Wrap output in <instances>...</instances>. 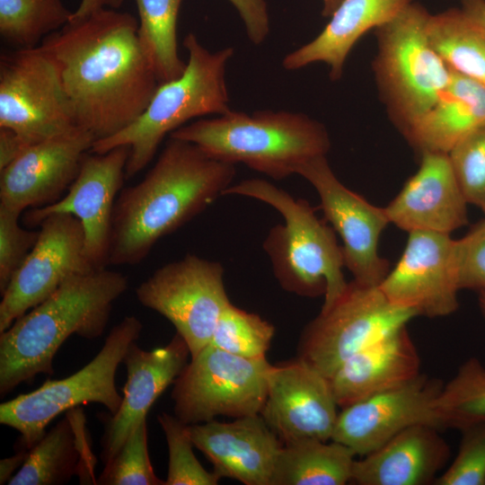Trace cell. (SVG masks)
<instances>
[{
  "label": "cell",
  "instance_id": "6da1fadb",
  "mask_svg": "<svg viewBox=\"0 0 485 485\" xmlns=\"http://www.w3.org/2000/svg\"><path fill=\"white\" fill-rule=\"evenodd\" d=\"M137 31L132 14L102 9L70 22L40 44L58 67L75 126L96 140L134 122L160 84Z\"/></svg>",
  "mask_w": 485,
  "mask_h": 485
},
{
  "label": "cell",
  "instance_id": "7a4b0ae2",
  "mask_svg": "<svg viewBox=\"0 0 485 485\" xmlns=\"http://www.w3.org/2000/svg\"><path fill=\"white\" fill-rule=\"evenodd\" d=\"M235 174V164L210 157L193 143L169 137L146 176L117 197L108 265L144 260L159 240L223 196Z\"/></svg>",
  "mask_w": 485,
  "mask_h": 485
},
{
  "label": "cell",
  "instance_id": "3957f363",
  "mask_svg": "<svg viewBox=\"0 0 485 485\" xmlns=\"http://www.w3.org/2000/svg\"><path fill=\"white\" fill-rule=\"evenodd\" d=\"M128 287V278L107 268L66 279L43 302L0 333V395L54 374L53 360L71 335L100 338L114 302Z\"/></svg>",
  "mask_w": 485,
  "mask_h": 485
},
{
  "label": "cell",
  "instance_id": "277c9868",
  "mask_svg": "<svg viewBox=\"0 0 485 485\" xmlns=\"http://www.w3.org/2000/svg\"><path fill=\"white\" fill-rule=\"evenodd\" d=\"M238 195L268 204L282 216L283 224L272 226L263 241L273 274L280 287L301 296H324L329 307L346 290L344 258L331 226L320 219L304 198L262 179L232 184L223 196Z\"/></svg>",
  "mask_w": 485,
  "mask_h": 485
},
{
  "label": "cell",
  "instance_id": "5b68a950",
  "mask_svg": "<svg viewBox=\"0 0 485 485\" xmlns=\"http://www.w3.org/2000/svg\"><path fill=\"white\" fill-rule=\"evenodd\" d=\"M169 137L193 143L214 159L243 163L274 180L296 173L303 163L326 155L331 148L322 123L286 110H229L184 125Z\"/></svg>",
  "mask_w": 485,
  "mask_h": 485
},
{
  "label": "cell",
  "instance_id": "8992f818",
  "mask_svg": "<svg viewBox=\"0 0 485 485\" xmlns=\"http://www.w3.org/2000/svg\"><path fill=\"white\" fill-rule=\"evenodd\" d=\"M183 46L188 51L184 72L160 84L146 109L134 122L110 137L96 140L90 151L103 154L117 146H129L127 179L145 169L164 137L187 121L231 110L225 68L234 48L211 52L193 33L185 37Z\"/></svg>",
  "mask_w": 485,
  "mask_h": 485
},
{
  "label": "cell",
  "instance_id": "52a82bcc",
  "mask_svg": "<svg viewBox=\"0 0 485 485\" xmlns=\"http://www.w3.org/2000/svg\"><path fill=\"white\" fill-rule=\"evenodd\" d=\"M429 15L411 2L375 29L374 73L388 114L402 135L435 104L453 76L429 41Z\"/></svg>",
  "mask_w": 485,
  "mask_h": 485
},
{
  "label": "cell",
  "instance_id": "ba28073f",
  "mask_svg": "<svg viewBox=\"0 0 485 485\" xmlns=\"http://www.w3.org/2000/svg\"><path fill=\"white\" fill-rule=\"evenodd\" d=\"M142 329L137 317L125 316L111 329L98 354L79 371L60 380H47L38 389L1 403L0 423L20 432L19 450L32 448L56 417L80 404L100 403L115 414L122 401L115 384L116 372Z\"/></svg>",
  "mask_w": 485,
  "mask_h": 485
},
{
  "label": "cell",
  "instance_id": "9c48e42d",
  "mask_svg": "<svg viewBox=\"0 0 485 485\" xmlns=\"http://www.w3.org/2000/svg\"><path fill=\"white\" fill-rule=\"evenodd\" d=\"M271 368L266 357H242L207 345L174 381V414L187 425L260 414Z\"/></svg>",
  "mask_w": 485,
  "mask_h": 485
},
{
  "label": "cell",
  "instance_id": "30bf717a",
  "mask_svg": "<svg viewBox=\"0 0 485 485\" xmlns=\"http://www.w3.org/2000/svg\"><path fill=\"white\" fill-rule=\"evenodd\" d=\"M416 313L392 304L378 287L355 280L303 330L297 357L330 377L350 356L394 330Z\"/></svg>",
  "mask_w": 485,
  "mask_h": 485
},
{
  "label": "cell",
  "instance_id": "8fae6325",
  "mask_svg": "<svg viewBox=\"0 0 485 485\" xmlns=\"http://www.w3.org/2000/svg\"><path fill=\"white\" fill-rule=\"evenodd\" d=\"M75 127L58 67L41 46L1 55L0 128L31 146Z\"/></svg>",
  "mask_w": 485,
  "mask_h": 485
},
{
  "label": "cell",
  "instance_id": "7c38bea8",
  "mask_svg": "<svg viewBox=\"0 0 485 485\" xmlns=\"http://www.w3.org/2000/svg\"><path fill=\"white\" fill-rule=\"evenodd\" d=\"M218 261L188 254L157 269L136 289L138 302L165 317L186 341L190 357L207 346L231 303Z\"/></svg>",
  "mask_w": 485,
  "mask_h": 485
},
{
  "label": "cell",
  "instance_id": "4fadbf2b",
  "mask_svg": "<svg viewBox=\"0 0 485 485\" xmlns=\"http://www.w3.org/2000/svg\"><path fill=\"white\" fill-rule=\"evenodd\" d=\"M443 386L440 380L419 374L400 387L342 408L331 440L362 457L414 425L460 430V419L436 405Z\"/></svg>",
  "mask_w": 485,
  "mask_h": 485
},
{
  "label": "cell",
  "instance_id": "5bb4252c",
  "mask_svg": "<svg viewBox=\"0 0 485 485\" xmlns=\"http://www.w3.org/2000/svg\"><path fill=\"white\" fill-rule=\"evenodd\" d=\"M39 226L37 242L1 295L0 333L66 279L96 270L88 260L84 227L75 216L53 214Z\"/></svg>",
  "mask_w": 485,
  "mask_h": 485
},
{
  "label": "cell",
  "instance_id": "9a60e30c",
  "mask_svg": "<svg viewBox=\"0 0 485 485\" xmlns=\"http://www.w3.org/2000/svg\"><path fill=\"white\" fill-rule=\"evenodd\" d=\"M317 191L325 219L340 236L345 267L354 280L379 287L389 272V262L378 253L382 232L390 224L384 207L369 203L336 177L326 155L303 163L296 171Z\"/></svg>",
  "mask_w": 485,
  "mask_h": 485
},
{
  "label": "cell",
  "instance_id": "2e32d148",
  "mask_svg": "<svg viewBox=\"0 0 485 485\" xmlns=\"http://www.w3.org/2000/svg\"><path fill=\"white\" fill-rule=\"evenodd\" d=\"M378 287L392 304L417 316L454 313L461 290L458 240L449 234L410 232L399 261Z\"/></svg>",
  "mask_w": 485,
  "mask_h": 485
},
{
  "label": "cell",
  "instance_id": "e0dca14e",
  "mask_svg": "<svg viewBox=\"0 0 485 485\" xmlns=\"http://www.w3.org/2000/svg\"><path fill=\"white\" fill-rule=\"evenodd\" d=\"M130 148L120 146L103 153L88 152L66 194L57 202L26 212L28 226H39L48 216L70 214L82 224L89 261L96 269L108 265L113 207L126 179Z\"/></svg>",
  "mask_w": 485,
  "mask_h": 485
},
{
  "label": "cell",
  "instance_id": "ac0fdd59",
  "mask_svg": "<svg viewBox=\"0 0 485 485\" xmlns=\"http://www.w3.org/2000/svg\"><path fill=\"white\" fill-rule=\"evenodd\" d=\"M329 378L299 357L272 366L260 412L283 444L331 439L339 415Z\"/></svg>",
  "mask_w": 485,
  "mask_h": 485
},
{
  "label": "cell",
  "instance_id": "d6986e66",
  "mask_svg": "<svg viewBox=\"0 0 485 485\" xmlns=\"http://www.w3.org/2000/svg\"><path fill=\"white\" fill-rule=\"evenodd\" d=\"M95 140L92 133L75 127L26 147L0 171V205L22 212L59 200Z\"/></svg>",
  "mask_w": 485,
  "mask_h": 485
},
{
  "label": "cell",
  "instance_id": "ffe728a7",
  "mask_svg": "<svg viewBox=\"0 0 485 485\" xmlns=\"http://www.w3.org/2000/svg\"><path fill=\"white\" fill-rule=\"evenodd\" d=\"M188 432L221 478L245 485H271L283 442L260 414L188 425Z\"/></svg>",
  "mask_w": 485,
  "mask_h": 485
},
{
  "label": "cell",
  "instance_id": "44dd1931",
  "mask_svg": "<svg viewBox=\"0 0 485 485\" xmlns=\"http://www.w3.org/2000/svg\"><path fill=\"white\" fill-rule=\"evenodd\" d=\"M190 351L184 339L176 332L163 347L144 350L136 341L128 347L123 364L127 382L118 411L111 415L101 438V459L110 461L135 428L145 419L151 406L178 378L189 363Z\"/></svg>",
  "mask_w": 485,
  "mask_h": 485
},
{
  "label": "cell",
  "instance_id": "7402d4cb",
  "mask_svg": "<svg viewBox=\"0 0 485 485\" xmlns=\"http://www.w3.org/2000/svg\"><path fill=\"white\" fill-rule=\"evenodd\" d=\"M418 172L384 207L389 222L408 233L449 234L468 223L467 200L447 154L425 152Z\"/></svg>",
  "mask_w": 485,
  "mask_h": 485
},
{
  "label": "cell",
  "instance_id": "603a6c76",
  "mask_svg": "<svg viewBox=\"0 0 485 485\" xmlns=\"http://www.w3.org/2000/svg\"><path fill=\"white\" fill-rule=\"evenodd\" d=\"M419 367L417 348L403 325L350 356L329 381L342 409L410 382Z\"/></svg>",
  "mask_w": 485,
  "mask_h": 485
},
{
  "label": "cell",
  "instance_id": "cb8c5ba5",
  "mask_svg": "<svg viewBox=\"0 0 485 485\" xmlns=\"http://www.w3.org/2000/svg\"><path fill=\"white\" fill-rule=\"evenodd\" d=\"M450 457L440 429L411 426L383 445L355 460L350 482L357 485H426L434 483Z\"/></svg>",
  "mask_w": 485,
  "mask_h": 485
},
{
  "label": "cell",
  "instance_id": "d4e9b609",
  "mask_svg": "<svg viewBox=\"0 0 485 485\" xmlns=\"http://www.w3.org/2000/svg\"><path fill=\"white\" fill-rule=\"evenodd\" d=\"M411 2L343 0L317 37L285 57L284 68L295 70L323 62L330 67L331 79H340L347 57L357 41L370 30L391 21Z\"/></svg>",
  "mask_w": 485,
  "mask_h": 485
},
{
  "label": "cell",
  "instance_id": "484cf974",
  "mask_svg": "<svg viewBox=\"0 0 485 485\" xmlns=\"http://www.w3.org/2000/svg\"><path fill=\"white\" fill-rule=\"evenodd\" d=\"M453 72L435 104L404 134L421 154H448L463 138L485 125V86Z\"/></svg>",
  "mask_w": 485,
  "mask_h": 485
},
{
  "label": "cell",
  "instance_id": "4316f807",
  "mask_svg": "<svg viewBox=\"0 0 485 485\" xmlns=\"http://www.w3.org/2000/svg\"><path fill=\"white\" fill-rule=\"evenodd\" d=\"M329 441L307 438L283 444L271 485L349 483L356 454L348 446Z\"/></svg>",
  "mask_w": 485,
  "mask_h": 485
},
{
  "label": "cell",
  "instance_id": "83f0119b",
  "mask_svg": "<svg viewBox=\"0 0 485 485\" xmlns=\"http://www.w3.org/2000/svg\"><path fill=\"white\" fill-rule=\"evenodd\" d=\"M429 41L454 72L485 86V28L462 9L430 14L427 23Z\"/></svg>",
  "mask_w": 485,
  "mask_h": 485
},
{
  "label": "cell",
  "instance_id": "f1b7e54d",
  "mask_svg": "<svg viewBox=\"0 0 485 485\" xmlns=\"http://www.w3.org/2000/svg\"><path fill=\"white\" fill-rule=\"evenodd\" d=\"M138 38L160 84L179 77L186 62L179 56L177 22L182 0H135Z\"/></svg>",
  "mask_w": 485,
  "mask_h": 485
},
{
  "label": "cell",
  "instance_id": "f546056e",
  "mask_svg": "<svg viewBox=\"0 0 485 485\" xmlns=\"http://www.w3.org/2000/svg\"><path fill=\"white\" fill-rule=\"evenodd\" d=\"M78 461L75 431L66 415L28 451L24 463L7 484H63L75 473Z\"/></svg>",
  "mask_w": 485,
  "mask_h": 485
},
{
  "label": "cell",
  "instance_id": "4dcf8cb0",
  "mask_svg": "<svg viewBox=\"0 0 485 485\" xmlns=\"http://www.w3.org/2000/svg\"><path fill=\"white\" fill-rule=\"evenodd\" d=\"M72 16L62 0H0V35L17 48H34Z\"/></svg>",
  "mask_w": 485,
  "mask_h": 485
},
{
  "label": "cell",
  "instance_id": "1f68e13d",
  "mask_svg": "<svg viewBox=\"0 0 485 485\" xmlns=\"http://www.w3.org/2000/svg\"><path fill=\"white\" fill-rule=\"evenodd\" d=\"M275 334L274 326L259 314L230 303L220 314L208 345L247 357H266Z\"/></svg>",
  "mask_w": 485,
  "mask_h": 485
},
{
  "label": "cell",
  "instance_id": "d6a6232c",
  "mask_svg": "<svg viewBox=\"0 0 485 485\" xmlns=\"http://www.w3.org/2000/svg\"><path fill=\"white\" fill-rule=\"evenodd\" d=\"M164 433L169 462L164 485H216L221 479L214 471H207L197 459L188 425L165 412L158 415Z\"/></svg>",
  "mask_w": 485,
  "mask_h": 485
},
{
  "label": "cell",
  "instance_id": "836d02e7",
  "mask_svg": "<svg viewBox=\"0 0 485 485\" xmlns=\"http://www.w3.org/2000/svg\"><path fill=\"white\" fill-rule=\"evenodd\" d=\"M436 405L458 418L461 428L485 417V367L478 358L467 359L454 377L444 384Z\"/></svg>",
  "mask_w": 485,
  "mask_h": 485
},
{
  "label": "cell",
  "instance_id": "e575fe53",
  "mask_svg": "<svg viewBox=\"0 0 485 485\" xmlns=\"http://www.w3.org/2000/svg\"><path fill=\"white\" fill-rule=\"evenodd\" d=\"M102 485H164L153 469L147 446L146 419L131 432L97 479Z\"/></svg>",
  "mask_w": 485,
  "mask_h": 485
},
{
  "label": "cell",
  "instance_id": "d590c367",
  "mask_svg": "<svg viewBox=\"0 0 485 485\" xmlns=\"http://www.w3.org/2000/svg\"><path fill=\"white\" fill-rule=\"evenodd\" d=\"M447 154L468 204L482 209L485 206V125L463 138Z\"/></svg>",
  "mask_w": 485,
  "mask_h": 485
},
{
  "label": "cell",
  "instance_id": "8d00e7d4",
  "mask_svg": "<svg viewBox=\"0 0 485 485\" xmlns=\"http://www.w3.org/2000/svg\"><path fill=\"white\" fill-rule=\"evenodd\" d=\"M460 431L458 452L434 484L485 485V417L472 421Z\"/></svg>",
  "mask_w": 485,
  "mask_h": 485
},
{
  "label": "cell",
  "instance_id": "74e56055",
  "mask_svg": "<svg viewBox=\"0 0 485 485\" xmlns=\"http://www.w3.org/2000/svg\"><path fill=\"white\" fill-rule=\"evenodd\" d=\"M22 212L0 205V292L24 262L39 238V231L19 225Z\"/></svg>",
  "mask_w": 485,
  "mask_h": 485
},
{
  "label": "cell",
  "instance_id": "f35d334b",
  "mask_svg": "<svg viewBox=\"0 0 485 485\" xmlns=\"http://www.w3.org/2000/svg\"><path fill=\"white\" fill-rule=\"evenodd\" d=\"M460 289L485 292V219L458 240Z\"/></svg>",
  "mask_w": 485,
  "mask_h": 485
},
{
  "label": "cell",
  "instance_id": "ab89813d",
  "mask_svg": "<svg viewBox=\"0 0 485 485\" xmlns=\"http://www.w3.org/2000/svg\"><path fill=\"white\" fill-rule=\"evenodd\" d=\"M242 18L249 40L263 42L269 31V19L265 0H229Z\"/></svg>",
  "mask_w": 485,
  "mask_h": 485
},
{
  "label": "cell",
  "instance_id": "60d3db41",
  "mask_svg": "<svg viewBox=\"0 0 485 485\" xmlns=\"http://www.w3.org/2000/svg\"><path fill=\"white\" fill-rule=\"evenodd\" d=\"M28 146L16 133L0 128V171L8 166Z\"/></svg>",
  "mask_w": 485,
  "mask_h": 485
},
{
  "label": "cell",
  "instance_id": "b9f144b4",
  "mask_svg": "<svg viewBox=\"0 0 485 485\" xmlns=\"http://www.w3.org/2000/svg\"><path fill=\"white\" fill-rule=\"evenodd\" d=\"M125 0H81L71 22L79 21L102 9H119Z\"/></svg>",
  "mask_w": 485,
  "mask_h": 485
},
{
  "label": "cell",
  "instance_id": "7bdbcfd3",
  "mask_svg": "<svg viewBox=\"0 0 485 485\" xmlns=\"http://www.w3.org/2000/svg\"><path fill=\"white\" fill-rule=\"evenodd\" d=\"M28 451L20 449L13 455L0 461V484L8 483L15 469L24 463Z\"/></svg>",
  "mask_w": 485,
  "mask_h": 485
},
{
  "label": "cell",
  "instance_id": "ee69618b",
  "mask_svg": "<svg viewBox=\"0 0 485 485\" xmlns=\"http://www.w3.org/2000/svg\"><path fill=\"white\" fill-rule=\"evenodd\" d=\"M462 10L485 28V0H461Z\"/></svg>",
  "mask_w": 485,
  "mask_h": 485
},
{
  "label": "cell",
  "instance_id": "f6af8a7d",
  "mask_svg": "<svg viewBox=\"0 0 485 485\" xmlns=\"http://www.w3.org/2000/svg\"><path fill=\"white\" fill-rule=\"evenodd\" d=\"M343 0H322V13L324 17H331Z\"/></svg>",
  "mask_w": 485,
  "mask_h": 485
},
{
  "label": "cell",
  "instance_id": "bcb514c9",
  "mask_svg": "<svg viewBox=\"0 0 485 485\" xmlns=\"http://www.w3.org/2000/svg\"><path fill=\"white\" fill-rule=\"evenodd\" d=\"M478 303L481 313L485 319V292H479Z\"/></svg>",
  "mask_w": 485,
  "mask_h": 485
},
{
  "label": "cell",
  "instance_id": "7dc6e473",
  "mask_svg": "<svg viewBox=\"0 0 485 485\" xmlns=\"http://www.w3.org/2000/svg\"><path fill=\"white\" fill-rule=\"evenodd\" d=\"M483 212L485 213V206L482 207Z\"/></svg>",
  "mask_w": 485,
  "mask_h": 485
}]
</instances>
